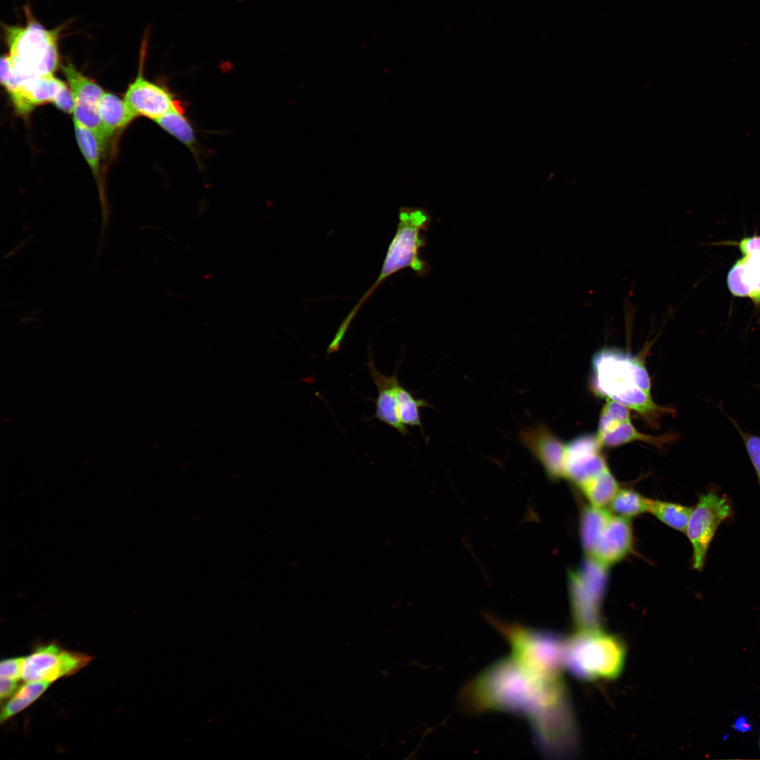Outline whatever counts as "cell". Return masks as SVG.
Instances as JSON below:
<instances>
[{
    "label": "cell",
    "instance_id": "484cf974",
    "mask_svg": "<svg viewBox=\"0 0 760 760\" xmlns=\"http://www.w3.org/2000/svg\"><path fill=\"white\" fill-rule=\"evenodd\" d=\"M395 390L399 417L402 423L405 426H417L422 429L419 409L428 407V403L424 400L415 398L407 389L401 385L399 380L395 382Z\"/></svg>",
    "mask_w": 760,
    "mask_h": 760
},
{
    "label": "cell",
    "instance_id": "e0dca14e",
    "mask_svg": "<svg viewBox=\"0 0 760 760\" xmlns=\"http://www.w3.org/2000/svg\"><path fill=\"white\" fill-rule=\"evenodd\" d=\"M612 514L604 507H585L580 519V538L587 556L593 555Z\"/></svg>",
    "mask_w": 760,
    "mask_h": 760
},
{
    "label": "cell",
    "instance_id": "277c9868",
    "mask_svg": "<svg viewBox=\"0 0 760 760\" xmlns=\"http://www.w3.org/2000/svg\"><path fill=\"white\" fill-rule=\"evenodd\" d=\"M626 653L618 636L600 628L578 630L564 642V666L581 680H612L621 673Z\"/></svg>",
    "mask_w": 760,
    "mask_h": 760
},
{
    "label": "cell",
    "instance_id": "44dd1931",
    "mask_svg": "<svg viewBox=\"0 0 760 760\" xmlns=\"http://www.w3.org/2000/svg\"><path fill=\"white\" fill-rule=\"evenodd\" d=\"M579 488L590 505L598 507H604L609 504L619 490V483L609 468Z\"/></svg>",
    "mask_w": 760,
    "mask_h": 760
},
{
    "label": "cell",
    "instance_id": "d6986e66",
    "mask_svg": "<svg viewBox=\"0 0 760 760\" xmlns=\"http://www.w3.org/2000/svg\"><path fill=\"white\" fill-rule=\"evenodd\" d=\"M161 129L197 155V139L184 108L179 103L171 110L154 121Z\"/></svg>",
    "mask_w": 760,
    "mask_h": 760
},
{
    "label": "cell",
    "instance_id": "52a82bcc",
    "mask_svg": "<svg viewBox=\"0 0 760 760\" xmlns=\"http://www.w3.org/2000/svg\"><path fill=\"white\" fill-rule=\"evenodd\" d=\"M731 502L726 497L709 491L699 497L692 507L685 532L692 548V566L701 571L707 554L718 527L731 517Z\"/></svg>",
    "mask_w": 760,
    "mask_h": 760
},
{
    "label": "cell",
    "instance_id": "4fadbf2b",
    "mask_svg": "<svg viewBox=\"0 0 760 760\" xmlns=\"http://www.w3.org/2000/svg\"><path fill=\"white\" fill-rule=\"evenodd\" d=\"M740 251L744 257L737 260L728 274L727 283L731 293L738 297H749L760 303V236L748 238Z\"/></svg>",
    "mask_w": 760,
    "mask_h": 760
},
{
    "label": "cell",
    "instance_id": "f546056e",
    "mask_svg": "<svg viewBox=\"0 0 760 760\" xmlns=\"http://www.w3.org/2000/svg\"><path fill=\"white\" fill-rule=\"evenodd\" d=\"M745 441L747 452L760 483V437L747 436L745 438Z\"/></svg>",
    "mask_w": 760,
    "mask_h": 760
},
{
    "label": "cell",
    "instance_id": "4316f807",
    "mask_svg": "<svg viewBox=\"0 0 760 760\" xmlns=\"http://www.w3.org/2000/svg\"><path fill=\"white\" fill-rule=\"evenodd\" d=\"M72 114L73 121L95 133L105 148L109 137L103 127L98 106L75 101Z\"/></svg>",
    "mask_w": 760,
    "mask_h": 760
},
{
    "label": "cell",
    "instance_id": "8fae6325",
    "mask_svg": "<svg viewBox=\"0 0 760 760\" xmlns=\"http://www.w3.org/2000/svg\"><path fill=\"white\" fill-rule=\"evenodd\" d=\"M139 69L138 75L129 85L124 101L137 116H144L153 121L171 110L180 101L165 85L146 79Z\"/></svg>",
    "mask_w": 760,
    "mask_h": 760
},
{
    "label": "cell",
    "instance_id": "ac0fdd59",
    "mask_svg": "<svg viewBox=\"0 0 760 760\" xmlns=\"http://www.w3.org/2000/svg\"><path fill=\"white\" fill-rule=\"evenodd\" d=\"M98 110L104 130L108 137L129 124L137 116L125 101L110 92H104Z\"/></svg>",
    "mask_w": 760,
    "mask_h": 760
},
{
    "label": "cell",
    "instance_id": "3957f363",
    "mask_svg": "<svg viewBox=\"0 0 760 760\" xmlns=\"http://www.w3.org/2000/svg\"><path fill=\"white\" fill-rule=\"evenodd\" d=\"M398 218L395 234L388 247L377 279L343 319L328 346V355L339 350L359 310L384 280L405 268L412 269L418 277H424L429 272L430 267L420 258L419 251L426 243L422 232L430 225L429 213L422 208L405 206L399 208Z\"/></svg>",
    "mask_w": 760,
    "mask_h": 760
},
{
    "label": "cell",
    "instance_id": "5bb4252c",
    "mask_svg": "<svg viewBox=\"0 0 760 760\" xmlns=\"http://www.w3.org/2000/svg\"><path fill=\"white\" fill-rule=\"evenodd\" d=\"M633 543V534L629 518L612 515L590 557L609 567L626 557Z\"/></svg>",
    "mask_w": 760,
    "mask_h": 760
},
{
    "label": "cell",
    "instance_id": "603a6c76",
    "mask_svg": "<svg viewBox=\"0 0 760 760\" xmlns=\"http://www.w3.org/2000/svg\"><path fill=\"white\" fill-rule=\"evenodd\" d=\"M692 507L650 499L648 512L669 527L685 532Z\"/></svg>",
    "mask_w": 760,
    "mask_h": 760
},
{
    "label": "cell",
    "instance_id": "7a4b0ae2",
    "mask_svg": "<svg viewBox=\"0 0 760 760\" xmlns=\"http://www.w3.org/2000/svg\"><path fill=\"white\" fill-rule=\"evenodd\" d=\"M591 365V384L596 395L620 403L647 420L665 411L652 398L650 379L638 357L604 348L594 354Z\"/></svg>",
    "mask_w": 760,
    "mask_h": 760
},
{
    "label": "cell",
    "instance_id": "6da1fadb",
    "mask_svg": "<svg viewBox=\"0 0 760 760\" xmlns=\"http://www.w3.org/2000/svg\"><path fill=\"white\" fill-rule=\"evenodd\" d=\"M559 692L558 680L538 674L511 657L471 683L462 703L470 711L505 710L525 714L531 721L555 702Z\"/></svg>",
    "mask_w": 760,
    "mask_h": 760
},
{
    "label": "cell",
    "instance_id": "7c38bea8",
    "mask_svg": "<svg viewBox=\"0 0 760 760\" xmlns=\"http://www.w3.org/2000/svg\"><path fill=\"white\" fill-rule=\"evenodd\" d=\"M519 436L522 444L541 464L549 479H565L566 443L543 424L523 429Z\"/></svg>",
    "mask_w": 760,
    "mask_h": 760
},
{
    "label": "cell",
    "instance_id": "ffe728a7",
    "mask_svg": "<svg viewBox=\"0 0 760 760\" xmlns=\"http://www.w3.org/2000/svg\"><path fill=\"white\" fill-rule=\"evenodd\" d=\"M61 68L75 101L98 106L105 92L103 89L94 80L78 71L71 63H65Z\"/></svg>",
    "mask_w": 760,
    "mask_h": 760
},
{
    "label": "cell",
    "instance_id": "4dcf8cb0",
    "mask_svg": "<svg viewBox=\"0 0 760 760\" xmlns=\"http://www.w3.org/2000/svg\"><path fill=\"white\" fill-rule=\"evenodd\" d=\"M17 680L0 678V697L6 699L11 697L18 689Z\"/></svg>",
    "mask_w": 760,
    "mask_h": 760
},
{
    "label": "cell",
    "instance_id": "d4e9b609",
    "mask_svg": "<svg viewBox=\"0 0 760 760\" xmlns=\"http://www.w3.org/2000/svg\"><path fill=\"white\" fill-rule=\"evenodd\" d=\"M74 129L79 148L96 177L100 172L101 153L104 148L98 137L90 129L74 122Z\"/></svg>",
    "mask_w": 760,
    "mask_h": 760
},
{
    "label": "cell",
    "instance_id": "2e32d148",
    "mask_svg": "<svg viewBox=\"0 0 760 760\" xmlns=\"http://www.w3.org/2000/svg\"><path fill=\"white\" fill-rule=\"evenodd\" d=\"M65 83L53 75L32 79L8 94L17 113L27 115L34 108L53 102Z\"/></svg>",
    "mask_w": 760,
    "mask_h": 760
},
{
    "label": "cell",
    "instance_id": "ba28073f",
    "mask_svg": "<svg viewBox=\"0 0 760 760\" xmlns=\"http://www.w3.org/2000/svg\"><path fill=\"white\" fill-rule=\"evenodd\" d=\"M91 659L89 655L67 651L56 644L39 647L25 657L22 679L51 683L75 673Z\"/></svg>",
    "mask_w": 760,
    "mask_h": 760
},
{
    "label": "cell",
    "instance_id": "83f0119b",
    "mask_svg": "<svg viewBox=\"0 0 760 760\" xmlns=\"http://www.w3.org/2000/svg\"><path fill=\"white\" fill-rule=\"evenodd\" d=\"M25 657L11 658L1 661L0 678L19 680L22 678Z\"/></svg>",
    "mask_w": 760,
    "mask_h": 760
},
{
    "label": "cell",
    "instance_id": "8992f818",
    "mask_svg": "<svg viewBox=\"0 0 760 760\" xmlns=\"http://www.w3.org/2000/svg\"><path fill=\"white\" fill-rule=\"evenodd\" d=\"M607 569L608 566L587 556L580 569L569 574L572 615L578 630L600 628V609L607 585Z\"/></svg>",
    "mask_w": 760,
    "mask_h": 760
},
{
    "label": "cell",
    "instance_id": "9c48e42d",
    "mask_svg": "<svg viewBox=\"0 0 760 760\" xmlns=\"http://www.w3.org/2000/svg\"><path fill=\"white\" fill-rule=\"evenodd\" d=\"M596 436L602 446L610 448L633 441L660 446L670 439L669 436H653L638 431L631 422L629 409L611 400L602 407Z\"/></svg>",
    "mask_w": 760,
    "mask_h": 760
},
{
    "label": "cell",
    "instance_id": "f1b7e54d",
    "mask_svg": "<svg viewBox=\"0 0 760 760\" xmlns=\"http://www.w3.org/2000/svg\"><path fill=\"white\" fill-rule=\"evenodd\" d=\"M52 103L63 113H72L75 106V98L72 90L65 84Z\"/></svg>",
    "mask_w": 760,
    "mask_h": 760
},
{
    "label": "cell",
    "instance_id": "1f68e13d",
    "mask_svg": "<svg viewBox=\"0 0 760 760\" xmlns=\"http://www.w3.org/2000/svg\"><path fill=\"white\" fill-rule=\"evenodd\" d=\"M732 728L737 732H749L752 730L751 724L745 716L738 717L734 722Z\"/></svg>",
    "mask_w": 760,
    "mask_h": 760
},
{
    "label": "cell",
    "instance_id": "5b68a950",
    "mask_svg": "<svg viewBox=\"0 0 760 760\" xmlns=\"http://www.w3.org/2000/svg\"><path fill=\"white\" fill-rule=\"evenodd\" d=\"M14 82L19 87L38 77L53 75L59 64L60 28L49 30L33 20L4 28Z\"/></svg>",
    "mask_w": 760,
    "mask_h": 760
},
{
    "label": "cell",
    "instance_id": "cb8c5ba5",
    "mask_svg": "<svg viewBox=\"0 0 760 760\" xmlns=\"http://www.w3.org/2000/svg\"><path fill=\"white\" fill-rule=\"evenodd\" d=\"M650 499L631 489H619L611 502L609 507L612 512L626 518H631L648 512Z\"/></svg>",
    "mask_w": 760,
    "mask_h": 760
},
{
    "label": "cell",
    "instance_id": "9a60e30c",
    "mask_svg": "<svg viewBox=\"0 0 760 760\" xmlns=\"http://www.w3.org/2000/svg\"><path fill=\"white\" fill-rule=\"evenodd\" d=\"M367 367L372 379L378 391L377 398L374 400L376 410L372 419L379 421L396 429L403 436L408 434L409 431L399 417L398 404L395 394V384L398 377V367L395 373L391 376H386L381 373L376 367L373 360L369 359Z\"/></svg>",
    "mask_w": 760,
    "mask_h": 760
},
{
    "label": "cell",
    "instance_id": "30bf717a",
    "mask_svg": "<svg viewBox=\"0 0 760 760\" xmlns=\"http://www.w3.org/2000/svg\"><path fill=\"white\" fill-rule=\"evenodd\" d=\"M596 436L584 434L566 443L565 479L578 488L608 467Z\"/></svg>",
    "mask_w": 760,
    "mask_h": 760
},
{
    "label": "cell",
    "instance_id": "7402d4cb",
    "mask_svg": "<svg viewBox=\"0 0 760 760\" xmlns=\"http://www.w3.org/2000/svg\"><path fill=\"white\" fill-rule=\"evenodd\" d=\"M50 683L44 681H28L18 688L2 708L1 723L6 721L30 705L44 692Z\"/></svg>",
    "mask_w": 760,
    "mask_h": 760
}]
</instances>
